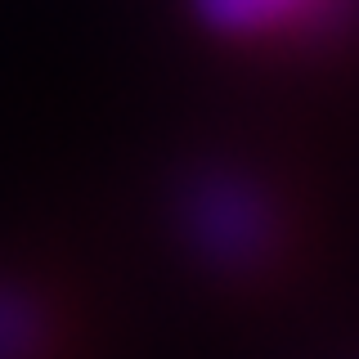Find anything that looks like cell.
I'll return each instance as SVG.
<instances>
[{
  "mask_svg": "<svg viewBox=\"0 0 359 359\" xmlns=\"http://www.w3.org/2000/svg\"><path fill=\"white\" fill-rule=\"evenodd\" d=\"M36 346V319L27 301L14 292H0V359H27Z\"/></svg>",
  "mask_w": 359,
  "mask_h": 359,
  "instance_id": "3",
  "label": "cell"
},
{
  "mask_svg": "<svg viewBox=\"0 0 359 359\" xmlns=\"http://www.w3.org/2000/svg\"><path fill=\"white\" fill-rule=\"evenodd\" d=\"M189 233L207 256L243 265L269 243V211L252 184L216 175L189 194Z\"/></svg>",
  "mask_w": 359,
  "mask_h": 359,
  "instance_id": "1",
  "label": "cell"
},
{
  "mask_svg": "<svg viewBox=\"0 0 359 359\" xmlns=\"http://www.w3.org/2000/svg\"><path fill=\"white\" fill-rule=\"evenodd\" d=\"M319 0H194L198 18L224 36H261L283 22L306 18Z\"/></svg>",
  "mask_w": 359,
  "mask_h": 359,
  "instance_id": "2",
  "label": "cell"
}]
</instances>
